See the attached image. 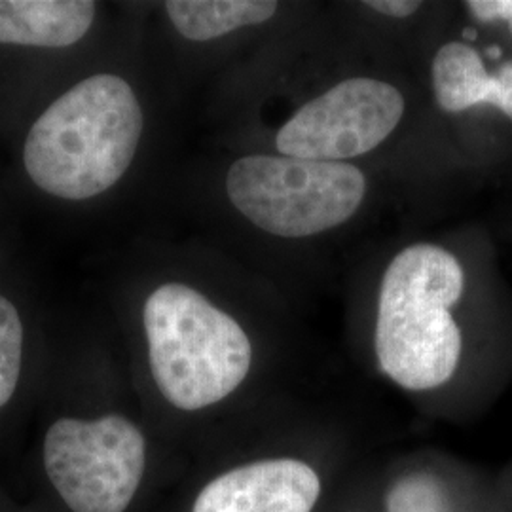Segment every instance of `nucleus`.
Instances as JSON below:
<instances>
[{"label": "nucleus", "instance_id": "f257e3e1", "mask_svg": "<svg viewBox=\"0 0 512 512\" xmlns=\"http://www.w3.org/2000/svg\"><path fill=\"white\" fill-rule=\"evenodd\" d=\"M152 129L154 109L139 69L124 55L101 52L21 118L14 175L55 209L103 207L137 175Z\"/></svg>", "mask_w": 512, "mask_h": 512}, {"label": "nucleus", "instance_id": "f03ea898", "mask_svg": "<svg viewBox=\"0 0 512 512\" xmlns=\"http://www.w3.org/2000/svg\"><path fill=\"white\" fill-rule=\"evenodd\" d=\"M150 380L165 403L202 412L247 382L255 344L215 285L181 268L158 270L135 287Z\"/></svg>", "mask_w": 512, "mask_h": 512}, {"label": "nucleus", "instance_id": "7ed1b4c3", "mask_svg": "<svg viewBox=\"0 0 512 512\" xmlns=\"http://www.w3.org/2000/svg\"><path fill=\"white\" fill-rule=\"evenodd\" d=\"M467 270L450 247L412 241L387 260L376 291L374 353L380 370L406 391L448 384L463 355L456 308Z\"/></svg>", "mask_w": 512, "mask_h": 512}, {"label": "nucleus", "instance_id": "20e7f679", "mask_svg": "<svg viewBox=\"0 0 512 512\" xmlns=\"http://www.w3.org/2000/svg\"><path fill=\"white\" fill-rule=\"evenodd\" d=\"M230 215L256 234L281 241L323 238L361 217L372 198L365 165L281 156L247 148L219 179Z\"/></svg>", "mask_w": 512, "mask_h": 512}, {"label": "nucleus", "instance_id": "39448f33", "mask_svg": "<svg viewBox=\"0 0 512 512\" xmlns=\"http://www.w3.org/2000/svg\"><path fill=\"white\" fill-rule=\"evenodd\" d=\"M412 99L382 71H349L298 99L264 148L281 156L359 164L387 147L406 126Z\"/></svg>", "mask_w": 512, "mask_h": 512}, {"label": "nucleus", "instance_id": "423d86ee", "mask_svg": "<svg viewBox=\"0 0 512 512\" xmlns=\"http://www.w3.org/2000/svg\"><path fill=\"white\" fill-rule=\"evenodd\" d=\"M44 471L73 512H124L147 469V439L120 412L61 416L42 444Z\"/></svg>", "mask_w": 512, "mask_h": 512}, {"label": "nucleus", "instance_id": "0eeeda50", "mask_svg": "<svg viewBox=\"0 0 512 512\" xmlns=\"http://www.w3.org/2000/svg\"><path fill=\"white\" fill-rule=\"evenodd\" d=\"M107 12L93 0H0V69L74 73L101 54Z\"/></svg>", "mask_w": 512, "mask_h": 512}, {"label": "nucleus", "instance_id": "6e6552de", "mask_svg": "<svg viewBox=\"0 0 512 512\" xmlns=\"http://www.w3.org/2000/svg\"><path fill=\"white\" fill-rule=\"evenodd\" d=\"M319 495L321 480L308 463L262 459L211 480L192 512H311Z\"/></svg>", "mask_w": 512, "mask_h": 512}, {"label": "nucleus", "instance_id": "1a4fd4ad", "mask_svg": "<svg viewBox=\"0 0 512 512\" xmlns=\"http://www.w3.org/2000/svg\"><path fill=\"white\" fill-rule=\"evenodd\" d=\"M429 88L442 114L492 107L512 122V57L492 71L475 44L444 40L431 55Z\"/></svg>", "mask_w": 512, "mask_h": 512}, {"label": "nucleus", "instance_id": "9d476101", "mask_svg": "<svg viewBox=\"0 0 512 512\" xmlns=\"http://www.w3.org/2000/svg\"><path fill=\"white\" fill-rule=\"evenodd\" d=\"M274 0H169L160 4L167 33L192 50H211L253 35L281 18Z\"/></svg>", "mask_w": 512, "mask_h": 512}, {"label": "nucleus", "instance_id": "9b49d317", "mask_svg": "<svg viewBox=\"0 0 512 512\" xmlns=\"http://www.w3.org/2000/svg\"><path fill=\"white\" fill-rule=\"evenodd\" d=\"M29 298L10 277L0 272V410L18 393L29 346Z\"/></svg>", "mask_w": 512, "mask_h": 512}, {"label": "nucleus", "instance_id": "f8f14e48", "mask_svg": "<svg viewBox=\"0 0 512 512\" xmlns=\"http://www.w3.org/2000/svg\"><path fill=\"white\" fill-rule=\"evenodd\" d=\"M387 512H452L439 478L429 473L404 476L387 494Z\"/></svg>", "mask_w": 512, "mask_h": 512}, {"label": "nucleus", "instance_id": "ddd939ff", "mask_svg": "<svg viewBox=\"0 0 512 512\" xmlns=\"http://www.w3.org/2000/svg\"><path fill=\"white\" fill-rule=\"evenodd\" d=\"M465 12L480 25H505L512 38V0H471Z\"/></svg>", "mask_w": 512, "mask_h": 512}, {"label": "nucleus", "instance_id": "4468645a", "mask_svg": "<svg viewBox=\"0 0 512 512\" xmlns=\"http://www.w3.org/2000/svg\"><path fill=\"white\" fill-rule=\"evenodd\" d=\"M357 6L372 18L384 19V21H406V19L416 18L425 8L423 2H414V0H368Z\"/></svg>", "mask_w": 512, "mask_h": 512}]
</instances>
